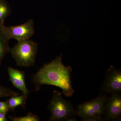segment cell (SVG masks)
Instances as JSON below:
<instances>
[{
    "instance_id": "52a82bcc",
    "label": "cell",
    "mask_w": 121,
    "mask_h": 121,
    "mask_svg": "<svg viewBox=\"0 0 121 121\" xmlns=\"http://www.w3.org/2000/svg\"><path fill=\"white\" fill-rule=\"evenodd\" d=\"M121 93H113L108 97L105 105V121H119L121 115Z\"/></svg>"
},
{
    "instance_id": "4fadbf2b",
    "label": "cell",
    "mask_w": 121,
    "mask_h": 121,
    "mask_svg": "<svg viewBox=\"0 0 121 121\" xmlns=\"http://www.w3.org/2000/svg\"><path fill=\"white\" fill-rule=\"evenodd\" d=\"M19 95V94L17 92L0 84V98L17 96Z\"/></svg>"
},
{
    "instance_id": "5bb4252c",
    "label": "cell",
    "mask_w": 121,
    "mask_h": 121,
    "mask_svg": "<svg viewBox=\"0 0 121 121\" xmlns=\"http://www.w3.org/2000/svg\"><path fill=\"white\" fill-rule=\"evenodd\" d=\"M10 111L7 101L0 102V112L8 113Z\"/></svg>"
},
{
    "instance_id": "2e32d148",
    "label": "cell",
    "mask_w": 121,
    "mask_h": 121,
    "mask_svg": "<svg viewBox=\"0 0 121 121\" xmlns=\"http://www.w3.org/2000/svg\"><path fill=\"white\" fill-rule=\"evenodd\" d=\"M77 120L74 117H71L67 119L66 121H77Z\"/></svg>"
},
{
    "instance_id": "ba28073f",
    "label": "cell",
    "mask_w": 121,
    "mask_h": 121,
    "mask_svg": "<svg viewBox=\"0 0 121 121\" xmlns=\"http://www.w3.org/2000/svg\"><path fill=\"white\" fill-rule=\"evenodd\" d=\"M8 72L9 80L13 86L21 91L23 94L27 98L30 91L26 86L25 73L24 71L11 67L8 68Z\"/></svg>"
},
{
    "instance_id": "277c9868",
    "label": "cell",
    "mask_w": 121,
    "mask_h": 121,
    "mask_svg": "<svg viewBox=\"0 0 121 121\" xmlns=\"http://www.w3.org/2000/svg\"><path fill=\"white\" fill-rule=\"evenodd\" d=\"M51 116L49 121H66L67 119L76 115L75 110L70 101L65 100L58 91L53 92L52 98L48 106Z\"/></svg>"
},
{
    "instance_id": "7c38bea8",
    "label": "cell",
    "mask_w": 121,
    "mask_h": 121,
    "mask_svg": "<svg viewBox=\"0 0 121 121\" xmlns=\"http://www.w3.org/2000/svg\"><path fill=\"white\" fill-rule=\"evenodd\" d=\"M9 119L13 121H39V117L36 115L33 114L29 112L27 115L24 117H9Z\"/></svg>"
},
{
    "instance_id": "3957f363",
    "label": "cell",
    "mask_w": 121,
    "mask_h": 121,
    "mask_svg": "<svg viewBox=\"0 0 121 121\" xmlns=\"http://www.w3.org/2000/svg\"><path fill=\"white\" fill-rule=\"evenodd\" d=\"M100 94L94 99L78 105L76 115L84 121H106L104 118L105 105L108 98Z\"/></svg>"
},
{
    "instance_id": "9a60e30c",
    "label": "cell",
    "mask_w": 121,
    "mask_h": 121,
    "mask_svg": "<svg viewBox=\"0 0 121 121\" xmlns=\"http://www.w3.org/2000/svg\"><path fill=\"white\" fill-rule=\"evenodd\" d=\"M6 112H0V121H8L7 117Z\"/></svg>"
},
{
    "instance_id": "5b68a950",
    "label": "cell",
    "mask_w": 121,
    "mask_h": 121,
    "mask_svg": "<svg viewBox=\"0 0 121 121\" xmlns=\"http://www.w3.org/2000/svg\"><path fill=\"white\" fill-rule=\"evenodd\" d=\"M1 28L7 39H15L17 41L29 39L35 33L34 21L32 19L16 26H5L3 23L1 25Z\"/></svg>"
},
{
    "instance_id": "6da1fadb",
    "label": "cell",
    "mask_w": 121,
    "mask_h": 121,
    "mask_svg": "<svg viewBox=\"0 0 121 121\" xmlns=\"http://www.w3.org/2000/svg\"><path fill=\"white\" fill-rule=\"evenodd\" d=\"M62 56L61 55L51 62L44 64L33 76L32 82L36 91L39 90L42 85H52L62 89L66 97H71L73 94L74 91L71 80L72 68L64 65Z\"/></svg>"
},
{
    "instance_id": "9c48e42d",
    "label": "cell",
    "mask_w": 121,
    "mask_h": 121,
    "mask_svg": "<svg viewBox=\"0 0 121 121\" xmlns=\"http://www.w3.org/2000/svg\"><path fill=\"white\" fill-rule=\"evenodd\" d=\"M27 98L23 94L21 95L12 96L7 101V104L10 111H15V108L21 106L25 108V104Z\"/></svg>"
},
{
    "instance_id": "7a4b0ae2",
    "label": "cell",
    "mask_w": 121,
    "mask_h": 121,
    "mask_svg": "<svg viewBox=\"0 0 121 121\" xmlns=\"http://www.w3.org/2000/svg\"><path fill=\"white\" fill-rule=\"evenodd\" d=\"M38 44L29 39L18 42L9 52L15 60L18 66L27 67L35 65L38 50Z\"/></svg>"
},
{
    "instance_id": "8fae6325",
    "label": "cell",
    "mask_w": 121,
    "mask_h": 121,
    "mask_svg": "<svg viewBox=\"0 0 121 121\" xmlns=\"http://www.w3.org/2000/svg\"><path fill=\"white\" fill-rule=\"evenodd\" d=\"M10 6L5 0H0V24L4 22L5 19L11 14Z\"/></svg>"
},
{
    "instance_id": "8992f818",
    "label": "cell",
    "mask_w": 121,
    "mask_h": 121,
    "mask_svg": "<svg viewBox=\"0 0 121 121\" xmlns=\"http://www.w3.org/2000/svg\"><path fill=\"white\" fill-rule=\"evenodd\" d=\"M100 94L121 92V71L111 66L106 71L103 82L99 89Z\"/></svg>"
},
{
    "instance_id": "30bf717a",
    "label": "cell",
    "mask_w": 121,
    "mask_h": 121,
    "mask_svg": "<svg viewBox=\"0 0 121 121\" xmlns=\"http://www.w3.org/2000/svg\"><path fill=\"white\" fill-rule=\"evenodd\" d=\"M2 23L0 24V66L4 56L9 52L10 48L9 46V40L7 39L1 28Z\"/></svg>"
}]
</instances>
